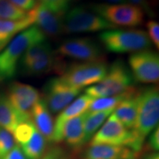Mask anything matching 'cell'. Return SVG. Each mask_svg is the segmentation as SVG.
<instances>
[{"mask_svg": "<svg viewBox=\"0 0 159 159\" xmlns=\"http://www.w3.org/2000/svg\"><path fill=\"white\" fill-rule=\"evenodd\" d=\"M147 29H148V35L150 38L151 42L159 48V24L156 21H149L147 23Z\"/></svg>", "mask_w": 159, "mask_h": 159, "instance_id": "obj_29", "label": "cell"}, {"mask_svg": "<svg viewBox=\"0 0 159 159\" xmlns=\"http://www.w3.org/2000/svg\"><path fill=\"white\" fill-rule=\"evenodd\" d=\"M41 159H71L68 153L60 147H54L45 152Z\"/></svg>", "mask_w": 159, "mask_h": 159, "instance_id": "obj_30", "label": "cell"}, {"mask_svg": "<svg viewBox=\"0 0 159 159\" xmlns=\"http://www.w3.org/2000/svg\"><path fill=\"white\" fill-rule=\"evenodd\" d=\"M45 40V35L35 25L19 33L0 52V82L13 78L26 50Z\"/></svg>", "mask_w": 159, "mask_h": 159, "instance_id": "obj_1", "label": "cell"}, {"mask_svg": "<svg viewBox=\"0 0 159 159\" xmlns=\"http://www.w3.org/2000/svg\"><path fill=\"white\" fill-rule=\"evenodd\" d=\"M72 1L73 0H39V3L55 13L64 15Z\"/></svg>", "mask_w": 159, "mask_h": 159, "instance_id": "obj_28", "label": "cell"}, {"mask_svg": "<svg viewBox=\"0 0 159 159\" xmlns=\"http://www.w3.org/2000/svg\"><path fill=\"white\" fill-rule=\"evenodd\" d=\"M148 139V148L150 150L154 152H158L159 150V128L157 126L152 132L150 133Z\"/></svg>", "mask_w": 159, "mask_h": 159, "instance_id": "obj_32", "label": "cell"}, {"mask_svg": "<svg viewBox=\"0 0 159 159\" xmlns=\"http://www.w3.org/2000/svg\"><path fill=\"white\" fill-rule=\"evenodd\" d=\"M114 109H108V110L99 111H89L85 118L84 123V132L85 144L90 140L96 134L97 131L100 128L108 116L112 114Z\"/></svg>", "mask_w": 159, "mask_h": 159, "instance_id": "obj_21", "label": "cell"}, {"mask_svg": "<svg viewBox=\"0 0 159 159\" xmlns=\"http://www.w3.org/2000/svg\"><path fill=\"white\" fill-rule=\"evenodd\" d=\"M33 25L30 12L25 19L17 21L0 19V52L5 48L19 33Z\"/></svg>", "mask_w": 159, "mask_h": 159, "instance_id": "obj_18", "label": "cell"}, {"mask_svg": "<svg viewBox=\"0 0 159 159\" xmlns=\"http://www.w3.org/2000/svg\"><path fill=\"white\" fill-rule=\"evenodd\" d=\"M138 111L132 133L142 150L146 137L158 126L159 91L157 86H149L139 91Z\"/></svg>", "mask_w": 159, "mask_h": 159, "instance_id": "obj_2", "label": "cell"}, {"mask_svg": "<svg viewBox=\"0 0 159 159\" xmlns=\"http://www.w3.org/2000/svg\"><path fill=\"white\" fill-rule=\"evenodd\" d=\"M138 152L124 146L110 144L89 145L81 159H136Z\"/></svg>", "mask_w": 159, "mask_h": 159, "instance_id": "obj_15", "label": "cell"}, {"mask_svg": "<svg viewBox=\"0 0 159 159\" xmlns=\"http://www.w3.org/2000/svg\"><path fill=\"white\" fill-rule=\"evenodd\" d=\"M22 122V118L13 108L6 94L0 93V128L13 134L19 123Z\"/></svg>", "mask_w": 159, "mask_h": 159, "instance_id": "obj_20", "label": "cell"}, {"mask_svg": "<svg viewBox=\"0 0 159 159\" xmlns=\"http://www.w3.org/2000/svg\"><path fill=\"white\" fill-rule=\"evenodd\" d=\"M0 159H27L22 150L18 144H16L10 152Z\"/></svg>", "mask_w": 159, "mask_h": 159, "instance_id": "obj_34", "label": "cell"}, {"mask_svg": "<svg viewBox=\"0 0 159 159\" xmlns=\"http://www.w3.org/2000/svg\"><path fill=\"white\" fill-rule=\"evenodd\" d=\"M136 91V89L134 88L131 89L130 91H127V92L123 93V94L116 95V96L100 97V98L94 99L93 102L91 103V105H89L88 111L92 112V111L114 109L122 100L135 94Z\"/></svg>", "mask_w": 159, "mask_h": 159, "instance_id": "obj_23", "label": "cell"}, {"mask_svg": "<svg viewBox=\"0 0 159 159\" xmlns=\"http://www.w3.org/2000/svg\"><path fill=\"white\" fill-rule=\"evenodd\" d=\"M88 111L69 119L63 128L62 142H64L72 150L78 151L85 145L84 123Z\"/></svg>", "mask_w": 159, "mask_h": 159, "instance_id": "obj_16", "label": "cell"}, {"mask_svg": "<svg viewBox=\"0 0 159 159\" xmlns=\"http://www.w3.org/2000/svg\"><path fill=\"white\" fill-rule=\"evenodd\" d=\"M6 95L24 122L31 120L32 110L41 99V95L35 87L25 83L13 82L9 85Z\"/></svg>", "mask_w": 159, "mask_h": 159, "instance_id": "obj_12", "label": "cell"}, {"mask_svg": "<svg viewBox=\"0 0 159 159\" xmlns=\"http://www.w3.org/2000/svg\"><path fill=\"white\" fill-rule=\"evenodd\" d=\"M135 80L128 65L121 59L108 66L104 78L85 89V94L93 98L116 96L134 89Z\"/></svg>", "mask_w": 159, "mask_h": 159, "instance_id": "obj_3", "label": "cell"}, {"mask_svg": "<svg viewBox=\"0 0 159 159\" xmlns=\"http://www.w3.org/2000/svg\"><path fill=\"white\" fill-rule=\"evenodd\" d=\"M94 98L85 94L81 95L71 102L68 106L61 111L54 123V132H53L52 142L55 144L62 142L63 128L65 123L69 119L74 118L78 115L88 111L89 105L93 102Z\"/></svg>", "mask_w": 159, "mask_h": 159, "instance_id": "obj_14", "label": "cell"}, {"mask_svg": "<svg viewBox=\"0 0 159 159\" xmlns=\"http://www.w3.org/2000/svg\"><path fill=\"white\" fill-rule=\"evenodd\" d=\"M95 144L124 146L137 152H139L141 150L137 144L132 130L125 128L113 113L105 120L89 142V145Z\"/></svg>", "mask_w": 159, "mask_h": 159, "instance_id": "obj_8", "label": "cell"}, {"mask_svg": "<svg viewBox=\"0 0 159 159\" xmlns=\"http://www.w3.org/2000/svg\"><path fill=\"white\" fill-rule=\"evenodd\" d=\"M15 145L13 134L5 129L0 128V158L10 152Z\"/></svg>", "mask_w": 159, "mask_h": 159, "instance_id": "obj_27", "label": "cell"}, {"mask_svg": "<svg viewBox=\"0 0 159 159\" xmlns=\"http://www.w3.org/2000/svg\"><path fill=\"white\" fill-rule=\"evenodd\" d=\"M104 48L113 53L138 52L152 47L148 33L142 30H108L99 34Z\"/></svg>", "mask_w": 159, "mask_h": 159, "instance_id": "obj_4", "label": "cell"}, {"mask_svg": "<svg viewBox=\"0 0 159 159\" xmlns=\"http://www.w3.org/2000/svg\"><path fill=\"white\" fill-rule=\"evenodd\" d=\"M89 9L116 27H138L144 22V12L131 4H91Z\"/></svg>", "mask_w": 159, "mask_h": 159, "instance_id": "obj_5", "label": "cell"}, {"mask_svg": "<svg viewBox=\"0 0 159 159\" xmlns=\"http://www.w3.org/2000/svg\"><path fill=\"white\" fill-rule=\"evenodd\" d=\"M103 1L108 2V4H122L126 3L127 0H103Z\"/></svg>", "mask_w": 159, "mask_h": 159, "instance_id": "obj_36", "label": "cell"}, {"mask_svg": "<svg viewBox=\"0 0 159 159\" xmlns=\"http://www.w3.org/2000/svg\"><path fill=\"white\" fill-rule=\"evenodd\" d=\"M35 129L36 128L31 120L19 123L13 134L15 142L17 143L16 144L21 146L25 144L30 139Z\"/></svg>", "mask_w": 159, "mask_h": 159, "instance_id": "obj_26", "label": "cell"}, {"mask_svg": "<svg viewBox=\"0 0 159 159\" xmlns=\"http://www.w3.org/2000/svg\"><path fill=\"white\" fill-rule=\"evenodd\" d=\"M139 91L125 99L114 108L113 114L118 120L128 130L134 128L136 121L138 111V96Z\"/></svg>", "mask_w": 159, "mask_h": 159, "instance_id": "obj_19", "label": "cell"}, {"mask_svg": "<svg viewBox=\"0 0 159 159\" xmlns=\"http://www.w3.org/2000/svg\"><path fill=\"white\" fill-rule=\"evenodd\" d=\"M18 8L24 11H31L36 5V0H9Z\"/></svg>", "mask_w": 159, "mask_h": 159, "instance_id": "obj_33", "label": "cell"}, {"mask_svg": "<svg viewBox=\"0 0 159 159\" xmlns=\"http://www.w3.org/2000/svg\"><path fill=\"white\" fill-rule=\"evenodd\" d=\"M63 28L65 33H83L108 30L116 27L90 9L77 6L67 11L63 16Z\"/></svg>", "mask_w": 159, "mask_h": 159, "instance_id": "obj_6", "label": "cell"}, {"mask_svg": "<svg viewBox=\"0 0 159 159\" xmlns=\"http://www.w3.org/2000/svg\"><path fill=\"white\" fill-rule=\"evenodd\" d=\"M47 140L37 129L25 144L19 146L27 159H41L46 152Z\"/></svg>", "mask_w": 159, "mask_h": 159, "instance_id": "obj_22", "label": "cell"}, {"mask_svg": "<svg viewBox=\"0 0 159 159\" xmlns=\"http://www.w3.org/2000/svg\"><path fill=\"white\" fill-rule=\"evenodd\" d=\"M57 52L66 56L83 61H97L105 60L102 49L96 41L88 38H76L63 41Z\"/></svg>", "mask_w": 159, "mask_h": 159, "instance_id": "obj_11", "label": "cell"}, {"mask_svg": "<svg viewBox=\"0 0 159 159\" xmlns=\"http://www.w3.org/2000/svg\"><path fill=\"white\" fill-rule=\"evenodd\" d=\"M43 99L51 113L61 112L80 93V89L69 85L61 77H52L43 85Z\"/></svg>", "mask_w": 159, "mask_h": 159, "instance_id": "obj_9", "label": "cell"}, {"mask_svg": "<svg viewBox=\"0 0 159 159\" xmlns=\"http://www.w3.org/2000/svg\"><path fill=\"white\" fill-rule=\"evenodd\" d=\"M145 159H159V153L158 152H153L149 154Z\"/></svg>", "mask_w": 159, "mask_h": 159, "instance_id": "obj_35", "label": "cell"}, {"mask_svg": "<svg viewBox=\"0 0 159 159\" xmlns=\"http://www.w3.org/2000/svg\"><path fill=\"white\" fill-rule=\"evenodd\" d=\"M108 69V66L105 60L74 63L66 65L61 77L69 85L80 89L102 80Z\"/></svg>", "mask_w": 159, "mask_h": 159, "instance_id": "obj_7", "label": "cell"}, {"mask_svg": "<svg viewBox=\"0 0 159 159\" xmlns=\"http://www.w3.org/2000/svg\"><path fill=\"white\" fill-rule=\"evenodd\" d=\"M53 51L50 43L47 40L30 46L24 53L18 68L25 66Z\"/></svg>", "mask_w": 159, "mask_h": 159, "instance_id": "obj_24", "label": "cell"}, {"mask_svg": "<svg viewBox=\"0 0 159 159\" xmlns=\"http://www.w3.org/2000/svg\"><path fill=\"white\" fill-rule=\"evenodd\" d=\"M135 80L143 83H156L159 79V56L150 50L135 52L128 58Z\"/></svg>", "mask_w": 159, "mask_h": 159, "instance_id": "obj_10", "label": "cell"}, {"mask_svg": "<svg viewBox=\"0 0 159 159\" xmlns=\"http://www.w3.org/2000/svg\"><path fill=\"white\" fill-rule=\"evenodd\" d=\"M27 16V12L18 8L9 0H0V19L21 20Z\"/></svg>", "mask_w": 159, "mask_h": 159, "instance_id": "obj_25", "label": "cell"}, {"mask_svg": "<svg viewBox=\"0 0 159 159\" xmlns=\"http://www.w3.org/2000/svg\"><path fill=\"white\" fill-rule=\"evenodd\" d=\"M127 1L130 2L131 5H134L142 9L143 12L148 16L154 17L155 13L148 0H127Z\"/></svg>", "mask_w": 159, "mask_h": 159, "instance_id": "obj_31", "label": "cell"}, {"mask_svg": "<svg viewBox=\"0 0 159 159\" xmlns=\"http://www.w3.org/2000/svg\"><path fill=\"white\" fill-rule=\"evenodd\" d=\"M29 12L33 18V25L45 36L55 38L63 33V14L55 13L40 3L36 4Z\"/></svg>", "mask_w": 159, "mask_h": 159, "instance_id": "obj_13", "label": "cell"}, {"mask_svg": "<svg viewBox=\"0 0 159 159\" xmlns=\"http://www.w3.org/2000/svg\"><path fill=\"white\" fill-rule=\"evenodd\" d=\"M31 121L47 142H52L55 124L50 111L43 99H40L33 107L31 112Z\"/></svg>", "mask_w": 159, "mask_h": 159, "instance_id": "obj_17", "label": "cell"}]
</instances>
